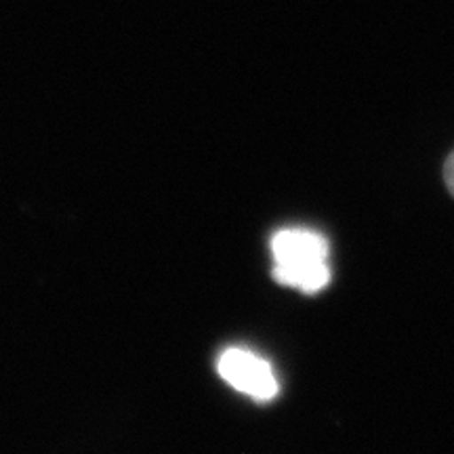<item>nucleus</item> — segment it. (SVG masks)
<instances>
[{"label": "nucleus", "instance_id": "obj_1", "mask_svg": "<svg viewBox=\"0 0 454 454\" xmlns=\"http://www.w3.org/2000/svg\"><path fill=\"white\" fill-rule=\"evenodd\" d=\"M274 278L282 286L297 288L303 294L325 291L331 282L328 240L305 227L282 230L271 238Z\"/></svg>", "mask_w": 454, "mask_h": 454}, {"label": "nucleus", "instance_id": "obj_2", "mask_svg": "<svg viewBox=\"0 0 454 454\" xmlns=\"http://www.w3.org/2000/svg\"><path fill=\"white\" fill-rule=\"evenodd\" d=\"M217 371L225 383L240 394L259 402H270L278 395L276 374L270 362L247 349H227L219 357Z\"/></svg>", "mask_w": 454, "mask_h": 454}, {"label": "nucleus", "instance_id": "obj_3", "mask_svg": "<svg viewBox=\"0 0 454 454\" xmlns=\"http://www.w3.org/2000/svg\"><path fill=\"white\" fill-rule=\"evenodd\" d=\"M444 179H446L448 190H450V194L454 196V154L446 160V167H444Z\"/></svg>", "mask_w": 454, "mask_h": 454}]
</instances>
